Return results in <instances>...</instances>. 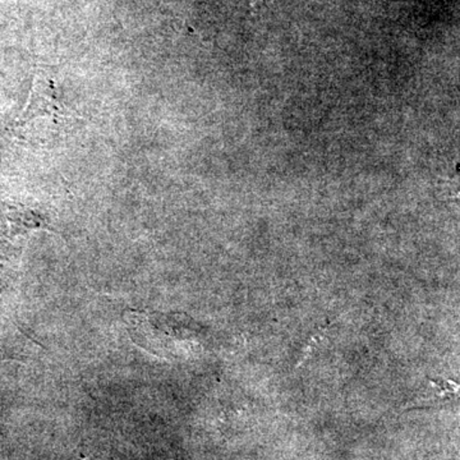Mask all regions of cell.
I'll list each match as a JSON object with an SVG mask.
<instances>
[{
	"mask_svg": "<svg viewBox=\"0 0 460 460\" xmlns=\"http://www.w3.org/2000/svg\"><path fill=\"white\" fill-rule=\"evenodd\" d=\"M36 119L47 120L51 136L58 132L59 127L65 126L66 120L74 119L71 111H68L58 98L54 81L41 72L35 75L29 102L23 113L13 124L14 135L20 136Z\"/></svg>",
	"mask_w": 460,
	"mask_h": 460,
	"instance_id": "1",
	"label": "cell"
},
{
	"mask_svg": "<svg viewBox=\"0 0 460 460\" xmlns=\"http://www.w3.org/2000/svg\"><path fill=\"white\" fill-rule=\"evenodd\" d=\"M0 223L4 228V234L11 239L29 234L36 229L53 232L44 215L36 213L26 206L7 202H0Z\"/></svg>",
	"mask_w": 460,
	"mask_h": 460,
	"instance_id": "2",
	"label": "cell"
}]
</instances>
